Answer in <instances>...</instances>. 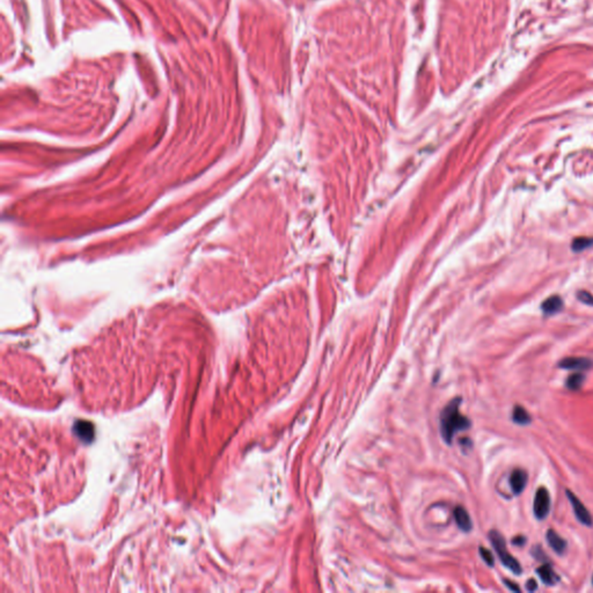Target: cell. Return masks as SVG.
Segmentation results:
<instances>
[{"instance_id": "obj_1", "label": "cell", "mask_w": 593, "mask_h": 593, "mask_svg": "<svg viewBox=\"0 0 593 593\" xmlns=\"http://www.w3.org/2000/svg\"><path fill=\"white\" fill-rule=\"evenodd\" d=\"M461 398L456 397L452 400L440 414V432L443 439L447 444H451L454 436L460 431L469 429L470 422L460 412Z\"/></svg>"}, {"instance_id": "obj_2", "label": "cell", "mask_w": 593, "mask_h": 593, "mask_svg": "<svg viewBox=\"0 0 593 593\" xmlns=\"http://www.w3.org/2000/svg\"><path fill=\"white\" fill-rule=\"evenodd\" d=\"M489 539H490V542L494 546L496 553H497L499 560L502 561V563L504 564V566L512 571L513 574L516 575H520L523 573V569H522V566H520V563L517 561L513 556L510 554L508 552V549H506V544H505V540L504 538H503L502 534H499L497 531H491L490 533H489Z\"/></svg>"}, {"instance_id": "obj_3", "label": "cell", "mask_w": 593, "mask_h": 593, "mask_svg": "<svg viewBox=\"0 0 593 593\" xmlns=\"http://www.w3.org/2000/svg\"><path fill=\"white\" fill-rule=\"evenodd\" d=\"M549 510H551V496H549V492L544 487L539 488L537 492H535L533 502L535 518L544 520L549 515Z\"/></svg>"}, {"instance_id": "obj_4", "label": "cell", "mask_w": 593, "mask_h": 593, "mask_svg": "<svg viewBox=\"0 0 593 593\" xmlns=\"http://www.w3.org/2000/svg\"><path fill=\"white\" fill-rule=\"evenodd\" d=\"M566 494L568 499H569L571 503V505H573L574 513L575 516L577 517V519L583 525H587V526L591 527L593 525V518L591 513L589 512V510L587 509V506H585L583 503L580 501V498H578L573 491H570L569 489H567Z\"/></svg>"}, {"instance_id": "obj_5", "label": "cell", "mask_w": 593, "mask_h": 593, "mask_svg": "<svg viewBox=\"0 0 593 593\" xmlns=\"http://www.w3.org/2000/svg\"><path fill=\"white\" fill-rule=\"evenodd\" d=\"M560 368L566 370H574V371H584L593 366V362L589 358L584 357H568L560 362Z\"/></svg>"}, {"instance_id": "obj_6", "label": "cell", "mask_w": 593, "mask_h": 593, "mask_svg": "<svg viewBox=\"0 0 593 593\" xmlns=\"http://www.w3.org/2000/svg\"><path fill=\"white\" fill-rule=\"evenodd\" d=\"M77 437L80 438L82 441L89 443L94 438V425L88 420H77L73 427Z\"/></svg>"}, {"instance_id": "obj_7", "label": "cell", "mask_w": 593, "mask_h": 593, "mask_svg": "<svg viewBox=\"0 0 593 593\" xmlns=\"http://www.w3.org/2000/svg\"><path fill=\"white\" fill-rule=\"evenodd\" d=\"M527 473L523 469H515L510 476V486L515 495L522 494L527 484Z\"/></svg>"}, {"instance_id": "obj_8", "label": "cell", "mask_w": 593, "mask_h": 593, "mask_svg": "<svg viewBox=\"0 0 593 593\" xmlns=\"http://www.w3.org/2000/svg\"><path fill=\"white\" fill-rule=\"evenodd\" d=\"M546 539H547L549 546H551L552 549L555 553L562 555L563 553L566 552L567 541L564 540V539L561 537L559 533H556L554 530H549L547 532V534H546Z\"/></svg>"}, {"instance_id": "obj_9", "label": "cell", "mask_w": 593, "mask_h": 593, "mask_svg": "<svg viewBox=\"0 0 593 593\" xmlns=\"http://www.w3.org/2000/svg\"><path fill=\"white\" fill-rule=\"evenodd\" d=\"M454 518H455L456 525H458L459 528L461 531L469 532L470 530H472V527H473L472 520H470L468 512H467L466 510L462 508V506H456L454 510Z\"/></svg>"}, {"instance_id": "obj_10", "label": "cell", "mask_w": 593, "mask_h": 593, "mask_svg": "<svg viewBox=\"0 0 593 593\" xmlns=\"http://www.w3.org/2000/svg\"><path fill=\"white\" fill-rule=\"evenodd\" d=\"M537 574L539 575V577H540V580L544 582L546 585H549V587H553V585H555L559 582V576L555 574V571L553 570V568L549 566V564L541 566L537 570Z\"/></svg>"}, {"instance_id": "obj_11", "label": "cell", "mask_w": 593, "mask_h": 593, "mask_svg": "<svg viewBox=\"0 0 593 593\" xmlns=\"http://www.w3.org/2000/svg\"><path fill=\"white\" fill-rule=\"evenodd\" d=\"M562 307H563V300H562V298L559 296L549 297L548 299H546L544 303H542V306H541L544 313L547 315L558 313V312L562 310Z\"/></svg>"}, {"instance_id": "obj_12", "label": "cell", "mask_w": 593, "mask_h": 593, "mask_svg": "<svg viewBox=\"0 0 593 593\" xmlns=\"http://www.w3.org/2000/svg\"><path fill=\"white\" fill-rule=\"evenodd\" d=\"M512 419L519 425H527L531 423V416L522 405H516L512 412Z\"/></svg>"}, {"instance_id": "obj_13", "label": "cell", "mask_w": 593, "mask_h": 593, "mask_svg": "<svg viewBox=\"0 0 593 593\" xmlns=\"http://www.w3.org/2000/svg\"><path fill=\"white\" fill-rule=\"evenodd\" d=\"M584 380H585L584 375H582V373H580V372L573 373V375L568 377L567 387L569 388L570 391H578L582 387V385H583Z\"/></svg>"}, {"instance_id": "obj_14", "label": "cell", "mask_w": 593, "mask_h": 593, "mask_svg": "<svg viewBox=\"0 0 593 593\" xmlns=\"http://www.w3.org/2000/svg\"><path fill=\"white\" fill-rule=\"evenodd\" d=\"M593 244V239L592 238H588V236H581V238H576L571 243V247H573V250L575 251H582L584 249H587V248L591 247Z\"/></svg>"}, {"instance_id": "obj_15", "label": "cell", "mask_w": 593, "mask_h": 593, "mask_svg": "<svg viewBox=\"0 0 593 593\" xmlns=\"http://www.w3.org/2000/svg\"><path fill=\"white\" fill-rule=\"evenodd\" d=\"M480 555H481V558L483 559L484 562H486L489 567L494 566V563H495L494 556H492V554H491L490 552L488 551V549L481 547L480 548Z\"/></svg>"}, {"instance_id": "obj_16", "label": "cell", "mask_w": 593, "mask_h": 593, "mask_svg": "<svg viewBox=\"0 0 593 593\" xmlns=\"http://www.w3.org/2000/svg\"><path fill=\"white\" fill-rule=\"evenodd\" d=\"M577 297H578V299L582 301V303L590 305V306H593V296L591 293H589L588 291H580V293H578Z\"/></svg>"}, {"instance_id": "obj_17", "label": "cell", "mask_w": 593, "mask_h": 593, "mask_svg": "<svg viewBox=\"0 0 593 593\" xmlns=\"http://www.w3.org/2000/svg\"><path fill=\"white\" fill-rule=\"evenodd\" d=\"M532 554H533L534 558L538 559L539 561L546 560V555H545V553L542 552V549H541L540 546H534L533 551H532Z\"/></svg>"}, {"instance_id": "obj_18", "label": "cell", "mask_w": 593, "mask_h": 593, "mask_svg": "<svg viewBox=\"0 0 593 593\" xmlns=\"http://www.w3.org/2000/svg\"><path fill=\"white\" fill-rule=\"evenodd\" d=\"M504 583H505L506 587H508L510 589V590L513 591V592H520V591H522V590H520L519 585L516 584L515 582L509 581V580H504Z\"/></svg>"}, {"instance_id": "obj_19", "label": "cell", "mask_w": 593, "mask_h": 593, "mask_svg": "<svg viewBox=\"0 0 593 593\" xmlns=\"http://www.w3.org/2000/svg\"><path fill=\"white\" fill-rule=\"evenodd\" d=\"M512 544L515 546H519V547H522L525 544H526V538L523 537V535H519V537H515L512 540Z\"/></svg>"}, {"instance_id": "obj_20", "label": "cell", "mask_w": 593, "mask_h": 593, "mask_svg": "<svg viewBox=\"0 0 593 593\" xmlns=\"http://www.w3.org/2000/svg\"><path fill=\"white\" fill-rule=\"evenodd\" d=\"M526 589L530 592H534L538 589V583L535 582V580H533V578H532V580H528L526 583Z\"/></svg>"}, {"instance_id": "obj_21", "label": "cell", "mask_w": 593, "mask_h": 593, "mask_svg": "<svg viewBox=\"0 0 593 593\" xmlns=\"http://www.w3.org/2000/svg\"><path fill=\"white\" fill-rule=\"evenodd\" d=\"M592 584H593V578H592Z\"/></svg>"}]
</instances>
